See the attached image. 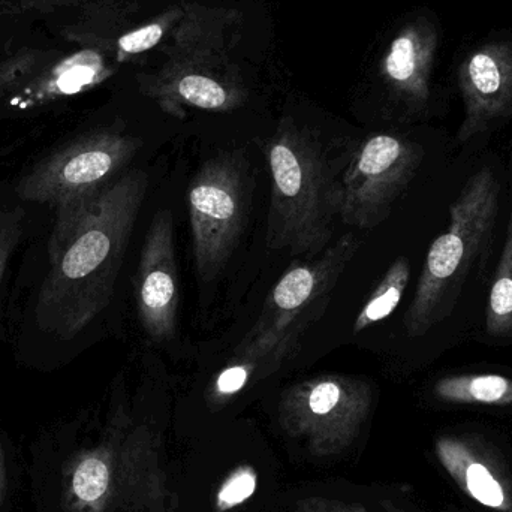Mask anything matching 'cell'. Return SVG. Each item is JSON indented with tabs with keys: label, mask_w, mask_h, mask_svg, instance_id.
I'll use <instances>...</instances> for the list:
<instances>
[{
	"label": "cell",
	"mask_w": 512,
	"mask_h": 512,
	"mask_svg": "<svg viewBox=\"0 0 512 512\" xmlns=\"http://www.w3.org/2000/svg\"><path fill=\"white\" fill-rule=\"evenodd\" d=\"M385 512H400V511H397L396 508H393V507H385Z\"/></svg>",
	"instance_id": "d4e9b609"
},
{
	"label": "cell",
	"mask_w": 512,
	"mask_h": 512,
	"mask_svg": "<svg viewBox=\"0 0 512 512\" xmlns=\"http://www.w3.org/2000/svg\"><path fill=\"white\" fill-rule=\"evenodd\" d=\"M248 171L239 153L207 159L188 192L195 268L209 283L230 261L248 216Z\"/></svg>",
	"instance_id": "8992f818"
},
{
	"label": "cell",
	"mask_w": 512,
	"mask_h": 512,
	"mask_svg": "<svg viewBox=\"0 0 512 512\" xmlns=\"http://www.w3.org/2000/svg\"><path fill=\"white\" fill-rule=\"evenodd\" d=\"M435 45V36L411 30L394 39L385 59V72L391 81L420 101L429 96L430 60Z\"/></svg>",
	"instance_id": "4fadbf2b"
},
{
	"label": "cell",
	"mask_w": 512,
	"mask_h": 512,
	"mask_svg": "<svg viewBox=\"0 0 512 512\" xmlns=\"http://www.w3.org/2000/svg\"><path fill=\"white\" fill-rule=\"evenodd\" d=\"M183 101L203 110H222L227 107L228 93L218 81L204 75H186L179 83Z\"/></svg>",
	"instance_id": "d6986e66"
},
{
	"label": "cell",
	"mask_w": 512,
	"mask_h": 512,
	"mask_svg": "<svg viewBox=\"0 0 512 512\" xmlns=\"http://www.w3.org/2000/svg\"><path fill=\"white\" fill-rule=\"evenodd\" d=\"M24 210L21 207L0 210V288L6 265L23 237Z\"/></svg>",
	"instance_id": "ffe728a7"
},
{
	"label": "cell",
	"mask_w": 512,
	"mask_h": 512,
	"mask_svg": "<svg viewBox=\"0 0 512 512\" xmlns=\"http://www.w3.org/2000/svg\"><path fill=\"white\" fill-rule=\"evenodd\" d=\"M101 69V60L93 51H83L63 63L57 69L56 80L53 83L54 92L60 95H74L95 81Z\"/></svg>",
	"instance_id": "e0dca14e"
},
{
	"label": "cell",
	"mask_w": 512,
	"mask_h": 512,
	"mask_svg": "<svg viewBox=\"0 0 512 512\" xmlns=\"http://www.w3.org/2000/svg\"><path fill=\"white\" fill-rule=\"evenodd\" d=\"M162 35H164V30L159 24H150V26L122 36L119 45L126 53H141V51L155 47L161 41Z\"/></svg>",
	"instance_id": "7402d4cb"
},
{
	"label": "cell",
	"mask_w": 512,
	"mask_h": 512,
	"mask_svg": "<svg viewBox=\"0 0 512 512\" xmlns=\"http://www.w3.org/2000/svg\"><path fill=\"white\" fill-rule=\"evenodd\" d=\"M134 289L144 333L153 342H171L177 333L179 274L173 215L168 209L155 213L144 237Z\"/></svg>",
	"instance_id": "9c48e42d"
},
{
	"label": "cell",
	"mask_w": 512,
	"mask_h": 512,
	"mask_svg": "<svg viewBox=\"0 0 512 512\" xmlns=\"http://www.w3.org/2000/svg\"><path fill=\"white\" fill-rule=\"evenodd\" d=\"M459 86L465 120L457 138L468 143L512 113V45L492 42L472 51L460 65Z\"/></svg>",
	"instance_id": "30bf717a"
},
{
	"label": "cell",
	"mask_w": 512,
	"mask_h": 512,
	"mask_svg": "<svg viewBox=\"0 0 512 512\" xmlns=\"http://www.w3.org/2000/svg\"><path fill=\"white\" fill-rule=\"evenodd\" d=\"M436 454L445 471L460 489L483 507L510 512L512 502L507 487L486 462L465 442L456 438H441L436 442Z\"/></svg>",
	"instance_id": "7c38bea8"
},
{
	"label": "cell",
	"mask_w": 512,
	"mask_h": 512,
	"mask_svg": "<svg viewBox=\"0 0 512 512\" xmlns=\"http://www.w3.org/2000/svg\"><path fill=\"white\" fill-rule=\"evenodd\" d=\"M498 209V180L492 168H481L451 204L450 225L427 252L405 316L409 336H424L453 309L469 271L492 239Z\"/></svg>",
	"instance_id": "3957f363"
},
{
	"label": "cell",
	"mask_w": 512,
	"mask_h": 512,
	"mask_svg": "<svg viewBox=\"0 0 512 512\" xmlns=\"http://www.w3.org/2000/svg\"><path fill=\"white\" fill-rule=\"evenodd\" d=\"M372 402V387L364 379L313 376L283 393L279 423L291 438L306 442L313 456H336L354 444Z\"/></svg>",
	"instance_id": "52a82bcc"
},
{
	"label": "cell",
	"mask_w": 512,
	"mask_h": 512,
	"mask_svg": "<svg viewBox=\"0 0 512 512\" xmlns=\"http://www.w3.org/2000/svg\"><path fill=\"white\" fill-rule=\"evenodd\" d=\"M137 152L138 141L123 135H84L33 165L15 191L23 201L50 204L56 213L69 212L90 203L119 179Z\"/></svg>",
	"instance_id": "5b68a950"
},
{
	"label": "cell",
	"mask_w": 512,
	"mask_h": 512,
	"mask_svg": "<svg viewBox=\"0 0 512 512\" xmlns=\"http://www.w3.org/2000/svg\"><path fill=\"white\" fill-rule=\"evenodd\" d=\"M294 512H367L360 504H346L327 498H306L295 504Z\"/></svg>",
	"instance_id": "603a6c76"
},
{
	"label": "cell",
	"mask_w": 512,
	"mask_h": 512,
	"mask_svg": "<svg viewBox=\"0 0 512 512\" xmlns=\"http://www.w3.org/2000/svg\"><path fill=\"white\" fill-rule=\"evenodd\" d=\"M256 487H258V474L255 469L251 465H240L225 478L216 492V512L236 510L255 495Z\"/></svg>",
	"instance_id": "ac0fdd59"
},
{
	"label": "cell",
	"mask_w": 512,
	"mask_h": 512,
	"mask_svg": "<svg viewBox=\"0 0 512 512\" xmlns=\"http://www.w3.org/2000/svg\"><path fill=\"white\" fill-rule=\"evenodd\" d=\"M8 498V472H6L5 456H3L2 445H0V510Z\"/></svg>",
	"instance_id": "cb8c5ba5"
},
{
	"label": "cell",
	"mask_w": 512,
	"mask_h": 512,
	"mask_svg": "<svg viewBox=\"0 0 512 512\" xmlns=\"http://www.w3.org/2000/svg\"><path fill=\"white\" fill-rule=\"evenodd\" d=\"M423 158V147L396 135L367 138L339 180V218L343 224L373 230L387 221Z\"/></svg>",
	"instance_id": "ba28073f"
},
{
	"label": "cell",
	"mask_w": 512,
	"mask_h": 512,
	"mask_svg": "<svg viewBox=\"0 0 512 512\" xmlns=\"http://www.w3.org/2000/svg\"><path fill=\"white\" fill-rule=\"evenodd\" d=\"M271 198L267 245L307 258L331 245L339 216V180L330 158L307 135L280 132L268 143Z\"/></svg>",
	"instance_id": "7a4b0ae2"
},
{
	"label": "cell",
	"mask_w": 512,
	"mask_h": 512,
	"mask_svg": "<svg viewBox=\"0 0 512 512\" xmlns=\"http://www.w3.org/2000/svg\"><path fill=\"white\" fill-rule=\"evenodd\" d=\"M409 279H411V264L408 258L400 256L390 265L387 273L355 318L352 325L354 334L361 333L370 325L388 318L402 301Z\"/></svg>",
	"instance_id": "9a60e30c"
},
{
	"label": "cell",
	"mask_w": 512,
	"mask_h": 512,
	"mask_svg": "<svg viewBox=\"0 0 512 512\" xmlns=\"http://www.w3.org/2000/svg\"><path fill=\"white\" fill-rule=\"evenodd\" d=\"M147 188L146 171H126L90 203L57 213L35 307L42 331L74 339L107 309Z\"/></svg>",
	"instance_id": "6da1fadb"
},
{
	"label": "cell",
	"mask_w": 512,
	"mask_h": 512,
	"mask_svg": "<svg viewBox=\"0 0 512 512\" xmlns=\"http://www.w3.org/2000/svg\"><path fill=\"white\" fill-rule=\"evenodd\" d=\"M256 373V369L252 364L242 360H234L231 366H228L221 375L216 378L213 384L212 394L215 399H228L239 393L243 387H246L249 379Z\"/></svg>",
	"instance_id": "44dd1931"
},
{
	"label": "cell",
	"mask_w": 512,
	"mask_h": 512,
	"mask_svg": "<svg viewBox=\"0 0 512 512\" xmlns=\"http://www.w3.org/2000/svg\"><path fill=\"white\" fill-rule=\"evenodd\" d=\"M435 394L462 405H512V379L502 375H457L439 379Z\"/></svg>",
	"instance_id": "5bb4252c"
},
{
	"label": "cell",
	"mask_w": 512,
	"mask_h": 512,
	"mask_svg": "<svg viewBox=\"0 0 512 512\" xmlns=\"http://www.w3.org/2000/svg\"><path fill=\"white\" fill-rule=\"evenodd\" d=\"M131 418L117 409L95 447L75 453L62 472V507L65 512H114L111 471L123 430Z\"/></svg>",
	"instance_id": "8fae6325"
},
{
	"label": "cell",
	"mask_w": 512,
	"mask_h": 512,
	"mask_svg": "<svg viewBox=\"0 0 512 512\" xmlns=\"http://www.w3.org/2000/svg\"><path fill=\"white\" fill-rule=\"evenodd\" d=\"M355 234H343L321 254L295 262L268 292L261 315L234 351V360L273 372L297 348L304 331L328 307L334 286L360 249Z\"/></svg>",
	"instance_id": "277c9868"
},
{
	"label": "cell",
	"mask_w": 512,
	"mask_h": 512,
	"mask_svg": "<svg viewBox=\"0 0 512 512\" xmlns=\"http://www.w3.org/2000/svg\"><path fill=\"white\" fill-rule=\"evenodd\" d=\"M486 328L487 333L493 337H507L512 334V194L507 239L490 289Z\"/></svg>",
	"instance_id": "2e32d148"
}]
</instances>
